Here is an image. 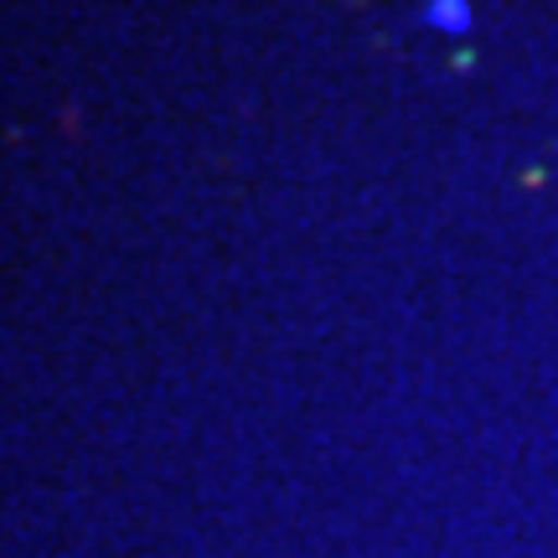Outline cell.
I'll use <instances>...</instances> for the list:
<instances>
[{
  "mask_svg": "<svg viewBox=\"0 0 558 558\" xmlns=\"http://www.w3.org/2000/svg\"><path fill=\"white\" fill-rule=\"evenodd\" d=\"M424 21H429L435 32L465 37V32H471V0H429V11H424Z\"/></svg>",
  "mask_w": 558,
  "mask_h": 558,
  "instance_id": "obj_1",
  "label": "cell"
}]
</instances>
